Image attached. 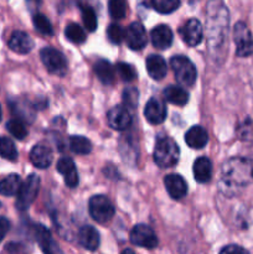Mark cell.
<instances>
[{
  "instance_id": "6da1fadb",
  "label": "cell",
  "mask_w": 253,
  "mask_h": 254,
  "mask_svg": "<svg viewBox=\"0 0 253 254\" xmlns=\"http://www.w3.org/2000/svg\"><path fill=\"white\" fill-rule=\"evenodd\" d=\"M221 183L227 195H235L253 183V163L246 158H231L221 169Z\"/></svg>"
},
{
  "instance_id": "7a4b0ae2",
  "label": "cell",
  "mask_w": 253,
  "mask_h": 254,
  "mask_svg": "<svg viewBox=\"0 0 253 254\" xmlns=\"http://www.w3.org/2000/svg\"><path fill=\"white\" fill-rule=\"evenodd\" d=\"M227 7L222 0H210L206 6V34L211 49L220 50L227 39L228 31Z\"/></svg>"
},
{
  "instance_id": "3957f363",
  "label": "cell",
  "mask_w": 253,
  "mask_h": 254,
  "mask_svg": "<svg viewBox=\"0 0 253 254\" xmlns=\"http://www.w3.org/2000/svg\"><path fill=\"white\" fill-rule=\"evenodd\" d=\"M180 148L174 139L163 136L156 140L154 148V161L161 169H170L179 163Z\"/></svg>"
},
{
  "instance_id": "277c9868",
  "label": "cell",
  "mask_w": 253,
  "mask_h": 254,
  "mask_svg": "<svg viewBox=\"0 0 253 254\" xmlns=\"http://www.w3.org/2000/svg\"><path fill=\"white\" fill-rule=\"evenodd\" d=\"M170 66L179 83L185 87H192L195 84L197 78V69L190 59L183 55H178L171 59Z\"/></svg>"
},
{
  "instance_id": "5b68a950",
  "label": "cell",
  "mask_w": 253,
  "mask_h": 254,
  "mask_svg": "<svg viewBox=\"0 0 253 254\" xmlns=\"http://www.w3.org/2000/svg\"><path fill=\"white\" fill-rule=\"evenodd\" d=\"M88 212L91 217L98 223H107L113 218L114 206L107 196L96 195L88 202Z\"/></svg>"
},
{
  "instance_id": "8992f818",
  "label": "cell",
  "mask_w": 253,
  "mask_h": 254,
  "mask_svg": "<svg viewBox=\"0 0 253 254\" xmlns=\"http://www.w3.org/2000/svg\"><path fill=\"white\" fill-rule=\"evenodd\" d=\"M40 190V178L35 174H31L24 183L21 184L19 192H17L16 198V208L19 211H26L35 198L37 197V193Z\"/></svg>"
},
{
  "instance_id": "52a82bcc",
  "label": "cell",
  "mask_w": 253,
  "mask_h": 254,
  "mask_svg": "<svg viewBox=\"0 0 253 254\" xmlns=\"http://www.w3.org/2000/svg\"><path fill=\"white\" fill-rule=\"evenodd\" d=\"M40 57L47 71L52 74L63 76L67 71V60L64 55L54 47H44Z\"/></svg>"
},
{
  "instance_id": "ba28073f",
  "label": "cell",
  "mask_w": 253,
  "mask_h": 254,
  "mask_svg": "<svg viewBox=\"0 0 253 254\" xmlns=\"http://www.w3.org/2000/svg\"><path fill=\"white\" fill-rule=\"evenodd\" d=\"M233 40L236 44V55L248 57L253 55V35L245 22L240 21L233 27Z\"/></svg>"
},
{
  "instance_id": "9c48e42d",
  "label": "cell",
  "mask_w": 253,
  "mask_h": 254,
  "mask_svg": "<svg viewBox=\"0 0 253 254\" xmlns=\"http://www.w3.org/2000/svg\"><path fill=\"white\" fill-rule=\"evenodd\" d=\"M130 242L136 247L154 250L158 246L159 241L153 228L146 225H136L130 232Z\"/></svg>"
},
{
  "instance_id": "30bf717a",
  "label": "cell",
  "mask_w": 253,
  "mask_h": 254,
  "mask_svg": "<svg viewBox=\"0 0 253 254\" xmlns=\"http://www.w3.org/2000/svg\"><path fill=\"white\" fill-rule=\"evenodd\" d=\"M126 45L130 50L133 51H140L145 47L146 41V31L144 29L143 24L140 22L135 21V22H131L126 30Z\"/></svg>"
},
{
  "instance_id": "8fae6325",
  "label": "cell",
  "mask_w": 253,
  "mask_h": 254,
  "mask_svg": "<svg viewBox=\"0 0 253 254\" xmlns=\"http://www.w3.org/2000/svg\"><path fill=\"white\" fill-rule=\"evenodd\" d=\"M107 122L112 129L123 131L131 126V116L126 107L117 106L109 109L107 113Z\"/></svg>"
},
{
  "instance_id": "7c38bea8",
  "label": "cell",
  "mask_w": 253,
  "mask_h": 254,
  "mask_svg": "<svg viewBox=\"0 0 253 254\" xmlns=\"http://www.w3.org/2000/svg\"><path fill=\"white\" fill-rule=\"evenodd\" d=\"M34 235L35 240L39 243L40 248L44 252V254H63L61 248L59 247L56 242H55L54 237H52L51 232L47 230L45 226L36 225L34 227Z\"/></svg>"
},
{
  "instance_id": "4fadbf2b",
  "label": "cell",
  "mask_w": 253,
  "mask_h": 254,
  "mask_svg": "<svg viewBox=\"0 0 253 254\" xmlns=\"http://www.w3.org/2000/svg\"><path fill=\"white\" fill-rule=\"evenodd\" d=\"M180 35L189 46H197L203 39V27L197 19H190L181 26Z\"/></svg>"
},
{
  "instance_id": "5bb4252c",
  "label": "cell",
  "mask_w": 253,
  "mask_h": 254,
  "mask_svg": "<svg viewBox=\"0 0 253 254\" xmlns=\"http://www.w3.org/2000/svg\"><path fill=\"white\" fill-rule=\"evenodd\" d=\"M166 191L174 200H181L188 193V184L178 174H169L164 179Z\"/></svg>"
},
{
  "instance_id": "9a60e30c",
  "label": "cell",
  "mask_w": 253,
  "mask_h": 254,
  "mask_svg": "<svg viewBox=\"0 0 253 254\" xmlns=\"http://www.w3.org/2000/svg\"><path fill=\"white\" fill-rule=\"evenodd\" d=\"M166 114L165 104L156 98L149 99L144 108V116L150 124H161L166 119Z\"/></svg>"
},
{
  "instance_id": "2e32d148",
  "label": "cell",
  "mask_w": 253,
  "mask_h": 254,
  "mask_svg": "<svg viewBox=\"0 0 253 254\" xmlns=\"http://www.w3.org/2000/svg\"><path fill=\"white\" fill-rule=\"evenodd\" d=\"M57 171L64 178V184L69 189H74L78 186L79 178L76 170L74 161L71 158H61L57 161Z\"/></svg>"
},
{
  "instance_id": "e0dca14e",
  "label": "cell",
  "mask_w": 253,
  "mask_h": 254,
  "mask_svg": "<svg viewBox=\"0 0 253 254\" xmlns=\"http://www.w3.org/2000/svg\"><path fill=\"white\" fill-rule=\"evenodd\" d=\"M52 160H54V153L51 148L45 144H37L30 151V161L35 168L47 169L51 165Z\"/></svg>"
},
{
  "instance_id": "ac0fdd59",
  "label": "cell",
  "mask_w": 253,
  "mask_h": 254,
  "mask_svg": "<svg viewBox=\"0 0 253 254\" xmlns=\"http://www.w3.org/2000/svg\"><path fill=\"white\" fill-rule=\"evenodd\" d=\"M151 44L158 50H166L171 46L174 40L173 31L168 25H158L150 32Z\"/></svg>"
},
{
  "instance_id": "d6986e66",
  "label": "cell",
  "mask_w": 253,
  "mask_h": 254,
  "mask_svg": "<svg viewBox=\"0 0 253 254\" xmlns=\"http://www.w3.org/2000/svg\"><path fill=\"white\" fill-rule=\"evenodd\" d=\"M10 50L19 55H26L34 49V41L31 37L24 31H14L10 36L9 42Z\"/></svg>"
},
{
  "instance_id": "ffe728a7",
  "label": "cell",
  "mask_w": 253,
  "mask_h": 254,
  "mask_svg": "<svg viewBox=\"0 0 253 254\" xmlns=\"http://www.w3.org/2000/svg\"><path fill=\"white\" fill-rule=\"evenodd\" d=\"M145 67L148 74L155 81H160L168 73V66L165 60L159 55H150L145 61Z\"/></svg>"
},
{
  "instance_id": "44dd1931",
  "label": "cell",
  "mask_w": 253,
  "mask_h": 254,
  "mask_svg": "<svg viewBox=\"0 0 253 254\" xmlns=\"http://www.w3.org/2000/svg\"><path fill=\"white\" fill-rule=\"evenodd\" d=\"M185 143L192 149H202L208 143V133L200 126H193L186 131Z\"/></svg>"
},
{
  "instance_id": "7402d4cb",
  "label": "cell",
  "mask_w": 253,
  "mask_h": 254,
  "mask_svg": "<svg viewBox=\"0 0 253 254\" xmlns=\"http://www.w3.org/2000/svg\"><path fill=\"white\" fill-rule=\"evenodd\" d=\"M78 242L86 250L96 251L101 242L98 231L92 226H83L78 232Z\"/></svg>"
},
{
  "instance_id": "603a6c76",
  "label": "cell",
  "mask_w": 253,
  "mask_h": 254,
  "mask_svg": "<svg viewBox=\"0 0 253 254\" xmlns=\"http://www.w3.org/2000/svg\"><path fill=\"white\" fill-rule=\"evenodd\" d=\"M193 178L197 183L206 184L211 180L212 176V164H211L210 159L206 156H201V158L196 159L193 163Z\"/></svg>"
},
{
  "instance_id": "cb8c5ba5",
  "label": "cell",
  "mask_w": 253,
  "mask_h": 254,
  "mask_svg": "<svg viewBox=\"0 0 253 254\" xmlns=\"http://www.w3.org/2000/svg\"><path fill=\"white\" fill-rule=\"evenodd\" d=\"M164 98L169 102V103H173L175 106H185L189 102V92L186 91L185 88L180 86H174V84H170V86L166 87L164 89Z\"/></svg>"
},
{
  "instance_id": "d4e9b609",
  "label": "cell",
  "mask_w": 253,
  "mask_h": 254,
  "mask_svg": "<svg viewBox=\"0 0 253 254\" xmlns=\"http://www.w3.org/2000/svg\"><path fill=\"white\" fill-rule=\"evenodd\" d=\"M21 179L17 174H10L0 180V195L2 196H14L17 195L20 188H21Z\"/></svg>"
},
{
  "instance_id": "484cf974",
  "label": "cell",
  "mask_w": 253,
  "mask_h": 254,
  "mask_svg": "<svg viewBox=\"0 0 253 254\" xmlns=\"http://www.w3.org/2000/svg\"><path fill=\"white\" fill-rule=\"evenodd\" d=\"M94 73L97 74L99 81L104 84H112L114 82V79H116L114 68L106 60H98L94 64Z\"/></svg>"
},
{
  "instance_id": "4316f807",
  "label": "cell",
  "mask_w": 253,
  "mask_h": 254,
  "mask_svg": "<svg viewBox=\"0 0 253 254\" xmlns=\"http://www.w3.org/2000/svg\"><path fill=\"white\" fill-rule=\"evenodd\" d=\"M69 149L77 155H87L92 150V143L86 136L73 135L69 138Z\"/></svg>"
},
{
  "instance_id": "83f0119b",
  "label": "cell",
  "mask_w": 253,
  "mask_h": 254,
  "mask_svg": "<svg viewBox=\"0 0 253 254\" xmlns=\"http://www.w3.org/2000/svg\"><path fill=\"white\" fill-rule=\"evenodd\" d=\"M64 35H66L69 41L77 45L83 44L87 39L84 30L76 22H71V24L67 25L66 30H64Z\"/></svg>"
},
{
  "instance_id": "f1b7e54d",
  "label": "cell",
  "mask_w": 253,
  "mask_h": 254,
  "mask_svg": "<svg viewBox=\"0 0 253 254\" xmlns=\"http://www.w3.org/2000/svg\"><path fill=\"white\" fill-rule=\"evenodd\" d=\"M0 156L10 161H15L17 159L16 146L11 139L0 138Z\"/></svg>"
},
{
  "instance_id": "f546056e",
  "label": "cell",
  "mask_w": 253,
  "mask_h": 254,
  "mask_svg": "<svg viewBox=\"0 0 253 254\" xmlns=\"http://www.w3.org/2000/svg\"><path fill=\"white\" fill-rule=\"evenodd\" d=\"M151 6L160 14H171L180 6V0H151Z\"/></svg>"
},
{
  "instance_id": "4dcf8cb0",
  "label": "cell",
  "mask_w": 253,
  "mask_h": 254,
  "mask_svg": "<svg viewBox=\"0 0 253 254\" xmlns=\"http://www.w3.org/2000/svg\"><path fill=\"white\" fill-rule=\"evenodd\" d=\"M32 22H34L35 29L39 32H41L42 35L51 36L54 34L51 22H50V20L44 14H35L34 17H32Z\"/></svg>"
},
{
  "instance_id": "1f68e13d",
  "label": "cell",
  "mask_w": 253,
  "mask_h": 254,
  "mask_svg": "<svg viewBox=\"0 0 253 254\" xmlns=\"http://www.w3.org/2000/svg\"><path fill=\"white\" fill-rule=\"evenodd\" d=\"M6 129L14 138L22 140L27 135V129L25 124L19 119H11L6 123Z\"/></svg>"
},
{
  "instance_id": "d6a6232c",
  "label": "cell",
  "mask_w": 253,
  "mask_h": 254,
  "mask_svg": "<svg viewBox=\"0 0 253 254\" xmlns=\"http://www.w3.org/2000/svg\"><path fill=\"white\" fill-rule=\"evenodd\" d=\"M108 10L113 19H123L126 12V0H109Z\"/></svg>"
},
{
  "instance_id": "836d02e7",
  "label": "cell",
  "mask_w": 253,
  "mask_h": 254,
  "mask_svg": "<svg viewBox=\"0 0 253 254\" xmlns=\"http://www.w3.org/2000/svg\"><path fill=\"white\" fill-rule=\"evenodd\" d=\"M82 20H83V24L86 26V29L89 32L96 31L97 29V15L94 12L93 7L91 6H83L82 7Z\"/></svg>"
},
{
  "instance_id": "e575fe53",
  "label": "cell",
  "mask_w": 253,
  "mask_h": 254,
  "mask_svg": "<svg viewBox=\"0 0 253 254\" xmlns=\"http://www.w3.org/2000/svg\"><path fill=\"white\" fill-rule=\"evenodd\" d=\"M116 69L118 72L119 77L126 82H131L135 79L136 72L131 64H126V62H118L116 64Z\"/></svg>"
},
{
  "instance_id": "d590c367",
  "label": "cell",
  "mask_w": 253,
  "mask_h": 254,
  "mask_svg": "<svg viewBox=\"0 0 253 254\" xmlns=\"http://www.w3.org/2000/svg\"><path fill=\"white\" fill-rule=\"evenodd\" d=\"M107 36H108L109 41L112 44L119 45L126 39V31H124L121 25L111 24L108 26V29H107Z\"/></svg>"
},
{
  "instance_id": "8d00e7d4",
  "label": "cell",
  "mask_w": 253,
  "mask_h": 254,
  "mask_svg": "<svg viewBox=\"0 0 253 254\" xmlns=\"http://www.w3.org/2000/svg\"><path fill=\"white\" fill-rule=\"evenodd\" d=\"M138 97L139 93L134 87L124 89L123 92V103L126 104V108L134 109L138 106Z\"/></svg>"
},
{
  "instance_id": "74e56055",
  "label": "cell",
  "mask_w": 253,
  "mask_h": 254,
  "mask_svg": "<svg viewBox=\"0 0 253 254\" xmlns=\"http://www.w3.org/2000/svg\"><path fill=\"white\" fill-rule=\"evenodd\" d=\"M220 254H250L248 253L247 250H245L243 247L237 245H230V246H226L221 250Z\"/></svg>"
},
{
  "instance_id": "f35d334b",
  "label": "cell",
  "mask_w": 253,
  "mask_h": 254,
  "mask_svg": "<svg viewBox=\"0 0 253 254\" xmlns=\"http://www.w3.org/2000/svg\"><path fill=\"white\" fill-rule=\"evenodd\" d=\"M240 136H242V139H248L253 133V126L252 122L250 119L245 121V123L242 124V127H240Z\"/></svg>"
},
{
  "instance_id": "ab89813d",
  "label": "cell",
  "mask_w": 253,
  "mask_h": 254,
  "mask_svg": "<svg viewBox=\"0 0 253 254\" xmlns=\"http://www.w3.org/2000/svg\"><path fill=\"white\" fill-rule=\"evenodd\" d=\"M10 230V222L7 218L0 217V242L5 238V236L7 235Z\"/></svg>"
},
{
  "instance_id": "60d3db41",
  "label": "cell",
  "mask_w": 253,
  "mask_h": 254,
  "mask_svg": "<svg viewBox=\"0 0 253 254\" xmlns=\"http://www.w3.org/2000/svg\"><path fill=\"white\" fill-rule=\"evenodd\" d=\"M26 1H27V5L30 6V9L40 6V4H41V0H26Z\"/></svg>"
},
{
  "instance_id": "b9f144b4",
  "label": "cell",
  "mask_w": 253,
  "mask_h": 254,
  "mask_svg": "<svg viewBox=\"0 0 253 254\" xmlns=\"http://www.w3.org/2000/svg\"><path fill=\"white\" fill-rule=\"evenodd\" d=\"M122 254H135V253H134L131 250H129V248H126V250H124L123 252H122Z\"/></svg>"
},
{
  "instance_id": "7bdbcfd3",
  "label": "cell",
  "mask_w": 253,
  "mask_h": 254,
  "mask_svg": "<svg viewBox=\"0 0 253 254\" xmlns=\"http://www.w3.org/2000/svg\"><path fill=\"white\" fill-rule=\"evenodd\" d=\"M2 118V111H1V106H0V121H1Z\"/></svg>"
}]
</instances>
